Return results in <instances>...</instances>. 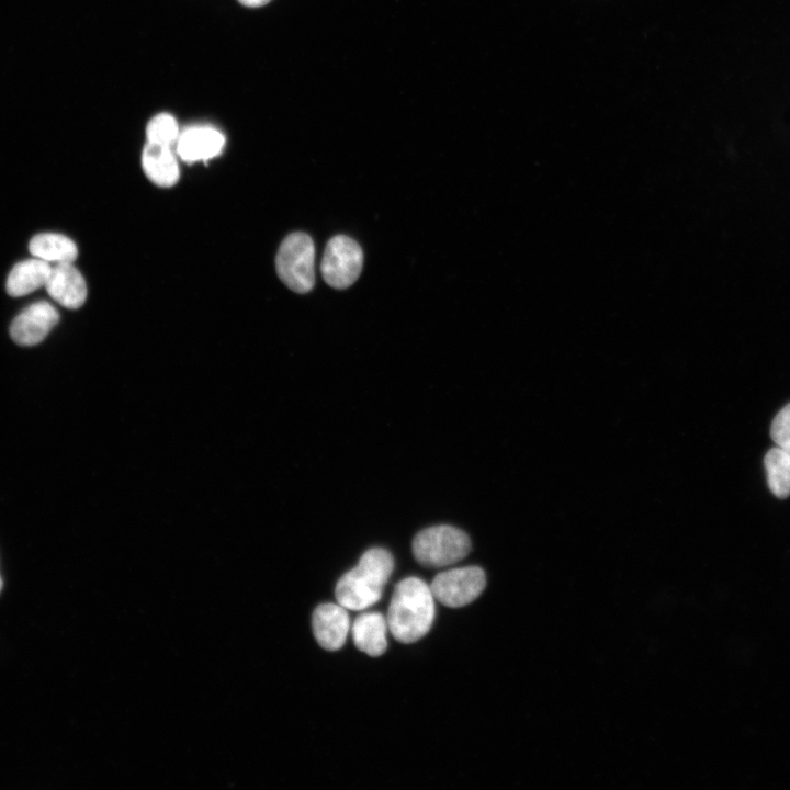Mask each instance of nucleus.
Listing matches in <instances>:
<instances>
[{"mask_svg":"<svg viewBox=\"0 0 790 790\" xmlns=\"http://www.w3.org/2000/svg\"><path fill=\"white\" fill-rule=\"evenodd\" d=\"M435 612L430 586L418 577L405 578L392 595L386 616L388 630L398 642H416L430 630Z\"/></svg>","mask_w":790,"mask_h":790,"instance_id":"f257e3e1","label":"nucleus"},{"mask_svg":"<svg viewBox=\"0 0 790 790\" xmlns=\"http://www.w3.org/2000/svg\"><path fill=\"white\" fill-rule=\"evenodd\" d=\"M392 554L382 548L368 550L358 565L337 583L335 595L339 605L350 610H363L376 603L393 572Z\"/></svg>","mask_w":790,"mask_h":790,"instance_id":"f03ea898","label":"nucleus"},{"mask_svg":"<svg viewBox=\"0 0 790 790\" xmlns=\"http://www.w3.org/2000/svg\"><path fill=\"white\" fill-rule=\"evenodd\" d=\"M281 281L296 293H307L315 285V247L305 233H292L284 238L275 257Z\"/></svg>","mask_w":790,"mask_h":790,"instance_id":"7ed1b4c3","label":"nucleus"},{"mask_svg":"<svg viewBox=\"0 0 790 790\" xmlns=\"http://www.w3.org/2000/svg\"><path fill=\"white\" fill-rule=\"evenodd\" d=\"M471 550L469 535L452 526L421 530L413 540L415 558L427 567H443L464 558Z\"/></svg>","mask_w":790,"mask_h":790,"instance_id":"20e7f679","label":"nucleus"},{"mask_svg":"<svg viewBox=\"0 0 790 790\" xmlns=\"http://www.w3.org/2000/svg\"><path fill=\"white\" fill-rule=\"evenodd\" d=\"M363 264V252L360 245L345 235L331 237L320 262V271L328 285L346 289L359 278Z\"/></svg>","mask_w":790,"mask_h":790,"instance_id":"39448f33","label":"nucleus"},{"mask_svg":"<svg viewBox=\"0 0 790 790\" xmlns=\"http://www.w3.org/2000/svg\"><path fill=\"white\" fill-rule=\"evenodd\" d=\"M485 572L478 566H465L441 572L435 576L430 589L439 602L459 608L471 603L484 590Z\"/></svg>","mask_w":790,"mask_h":790,"instance_id":"423d86ee","label":"nucleus"},{"mask_svg":"<svg viewBox=\"0 0 790 790\" xmlns=\"http://www.w3.org/2000/svg\"><path fill=\"white\" fill-rule=\"evenodd\" d=\"M58 320V311L48 302L38 301L13 319L10 335L18 345L34 346L44 340Z\"/></svg>","mask_w":790,"mask_h":790,"instance_id":"0eeeda50","label":"nucleus"},{"mask_svg":"<svg viewBox=\"0 0 790 790\" xmlns=\"http://www.w3.org/2000/svg\"><path fill=\"white\" fill-rule=\"evenodd\" d=\"M225 145V136L208 125H194L180 132L176 143L177 155L187 163L204 161L218 156Z\"/></svg>","mask_w":790,"mask_h":790,"instance_id":"6e6552de","label":"nucleus"},{"mask_svg":"<svg viewBox=\"0 0 790 790\" xmlns=\"http://www.w3.org/2000/svg\"><path fill=\"white\" fill-rule=\"evenodd\" d=\"M45 289L54 301L70 309L79 308L87 298L86 281L72 262L54 263Z\"/></svg>","mask_w":790,"mask_h":790,"instance_id":"1a4fd4ad","label":"nucleus"},{"mask_svg":"<svg viewBox=\"0 0 790 790\" xmlns=\"http://www.w3.org/2000/svg\"><path fill=\"white\" fill-rule=\"evenodd\" d=\"M312 627L314 636L323 648L337 651L346 642L350 629L349 614L339 603H323L314 610Z\"/></svg>","mask_w":790,"mask_h":790,"instance_id":"9d476101","label":"nucleus"},{"mask_svg":"<svg viewBox=\"0 0 790 790\" xmlns=\"http://www.w3.org/2000/svg\"><path fill=\"white\" fill-rule=\"evenodd\" d=\"M142 167L146 177L156 185H174L180 176L178 161L172 147L146 143L142 153Z\"/></svg>","mask_w":790,"mask_h":790,"instance_id":"9b49d317","label":"nucleus"},{"mask_svg":"<svg viewBox=\"0 0 790 790\" xmlns=\"http://www.w3.org/2000/svg\"><path fill=\"white\" fill-rule=\"evenodd\" d=\"M387 621L382 613H362L357 617L352 624L354 645L370 656H380L387 647Z\"/></svg>","mask_w":790,"mask_h":790,"instance_id":"f8f14e48","label":"nucleus"},{"mask_svg":"<svg viewBox=\"0 0 790 790\" xmlns=\"http://www.w3.org/2000/svg\"><path fill=\"white\" fill-rule=\"evenodd\" d=\"M50 269L52 264L49 262L38 258L16 263L8 275V294L19 297L45 286Z\"/></svg>","mask_w":790,"mask_h":790,"instance_id":"ddd939ff","label":"nucleus"},{"mask_svg":"<svg viewBox=\"0 0 790 790\" xmlns=\"http://www.w3.org/2000/svg\"><path fill=\"white\" fill-rule=\"evenodd\" d=\"M30 252L49 263L74 262L78 256L76 244L68 237L43 233L34 236L29 244Z\"/></svg>","mask_w":790,"mask_h":790,"instance_id":"4468645a","label":"nucleus"},{"mask_svg":"<svg viewBox=\"0 0 790 790\" xmlns=\"http://www.w3.org/2000/svg\"><path fill=\"white\" fill-rule=\"evenodd\" d=\"M764 464L771 493L778 498H787L790 495V452L772 448L767 452Z\"/></svg>","mask_w":790,"mask_h":790,"instance_id":"2eb2a0df","label":"nucleus"},{"mask_svg":"<svg viewBox=\"0 0 790 790\" xmlns=\"http://www.w3.org/2000/svg\"><path fill=\"white\" fill-rule=\"evenodd\" d=\"M180 131L176 119L168 113L155 115L147 124L146 137L148 143L176 145Z\"/></svg>","mask_w":790,"mask_h":790,"instance_id":"dca6fc26","label":"nucleus"},{"mask_svg":"<svg viewBox=\"0 0 790 790\" xmlns=\"http://www.w3.org/2000/svg\"><path fill=\"white\" fill-rule=\"evenodd\" d=\"M770 436L778 448L790 452V403L775 416Z\"/></svg>","mask_w":790,"mask_h":790,"instance_id":"f3484780","label":"nucleus"},{"mask_svg":"<svg viewBox=\"0 0 790 790\" xmlns=\"http://www.w3.org/2000/svg\"><path fill=\"white\" fill-rule=\"evenodd\" d=\"M271 0H238L239 3H241L245 7L248 8H258L267 4Z\"/></svg>","mask_w":790,"mask_h":790,"instance_id":"a211bd4d","label":"nucleus"},{"mask_svg":"<svg viewBox=\"0 0 790 790\" xmlns=\"http://www.w3.org/2000/svg\"><path fill=\"white\" fill-rule=\"evenodd\" d=\"M1 589H2V578L0 576V591H1Z\"/></svg>","mask_w":790,"mask_h":790,"instance_id":"6ab92c4d","label":"nucleus"}]
</instances>
